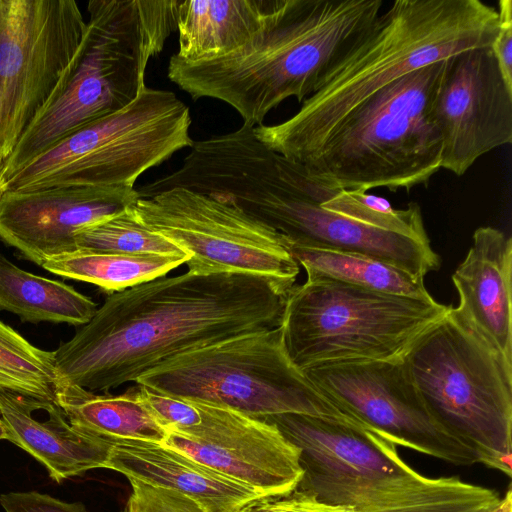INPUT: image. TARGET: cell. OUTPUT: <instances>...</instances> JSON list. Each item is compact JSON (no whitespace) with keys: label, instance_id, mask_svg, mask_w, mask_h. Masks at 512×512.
I'll list each match as a JSON object with an SVG mask.
<instances>
[{"label":"cell","instance_id":"obj_1","mask_svg":"<svg viewBox=\"0 0 512 512\" xmlns=\"http://www.w3.org/2000/svg\"><path fill=\"white\" fill-rule=\"evenodd\" d=\"M286 298L254 275L190 271L109 294L53 351L58 382L108 393L184 352L280 326Z\"/></svg>","mask_w":512,"mask_h":512},{"label":"cell","instance_id":"obj_2","mask_svg":"<svg viewBox=\"0 0 512 512\" xmlns=\"http://www.w3.org/2000/svg\"><path fill=\"white\" fill-rule=\"evenodd\" d=\"M497 30V9L480 0H396L292 117L254 133L302 165L372 95L428 64L491 46Z\"/></svg>","mask_w":512,"mask_h":512},{"label":"cell","instance_id":"obj_3","mask_svg":"<svg viewBox=\"0 0 512 512\" xmlns=\"http://www.w3.org/2000/svg\"><path fill=\"white\" fill-rule=\"evenodd\" d=\"M382 0H278L265 26L221 57H170L167 75L193 100L212 98L235 109L243 124H263L290 97L302 103L372 27Z\"/></svg>","mask_w":512,"mask_h":512},{"label":"cell","instance_id":"obj_4","mask_svg":"<svg viewBox=\"0 0 512 512\" xmlns=\"http://www.w3.org/2000/svg\"><path fill=\"white\" fill-rule=\"evenodd\" d=\"M178 0H91L81 58L4 161L6 176L87 124L133 102L151 58L176 31Z\"/></svg>","mask_w":512,"mask_h":512},{"label":"cell","instance_id":"obj_5","mask_svg":"<svg viewBox=\"0 0 512 512\" xmlns=\"http://www.w3.org/2000/svg\"><path fill=\"white\" fill-rule=\"evenodd\" d=\"M447 59L372 95L301 166L337 190L384 187L395 192L427 184L441 169L442 142L433 107Z\"/></svg>","mask_w":512,"mask_h":512},{"label":"cell","instance_id":"obj_6","mask_svg":"<svg viewBox=\"0 0 512 512\" xmlns=\"http://www.w3.org/2000/svg\"><path fill=\"white\" fill-rule=\"evenodd\" d=\"M434 419L479 463L512 476V362L451 305L404 357Z\"/></svg>","mask_w":512,"mask_h":512},{"label":"cell","instance_id":"obj_7","mask_svg":"<svg viewBox=\"0 0 512 512\" xmlns=\"http://www.w3.org/2000/svg\"><path fill=\"white\" fill-rule=\"evenodd\" d=\"M302 467L299 488L356 512H488L501 498L456 476H424L380 432L342 423L316 431Z\"/></svg>","mask_w":512,"mask_h":512},{"label":"cell","instance_id":"obj_8","mask_svg":"<svg viewBox=\"0 0 512 512\" xmlns=\"http://www.w3.org/2000/svg\"><path fill=\"white\" fill-rule=\"evenodd\" d=\"M136 384L257 419L297 413L363 426L291 362L281 326L184 352L150 369Z\"/></svg>","mask_w":512,"mask_h":512},{"label":"cell","instance_id":"obj_9","mask_svg":"<svg viewBox=\"0 0 512 512\" xmlns=\"http://www.w3.org/2000/svg\"><path fill=\"white\" fill-rule=\"evenodd\" d=\"M450 307L433 298L306 280L288 293L280 326L287 354L302 371L322 364L403 358Z\"/></svg>","mask_w":512,"mask_h":512},{"label":"cell","instance_id":"obj_10","mask_svg":"<svg viewBox=\"0 0 512 512\" xmlns=\"http://www.w3.org/2000/svg\"><path fill=\"white\" fill-rule=\"evenodd\" d=\"M189 107L169 90L145 87L105 115L6 176L7 190L129 186L147 170L191 147Z\"/></svg>","mask_w":512,"mask_h":512},{"label":"cell","instance_id":"obj_11","mask_svg":"<svg viewBox=\"0 0 512 512\" xmlns=\"http://www.w3.org/2000/svg\"><path fill=\"white\" fill-rule=\"evenodd\" d=\"M144 227L190 256L197 274L244 273L288 295L299 274L288 239L235 204L173 187L129 208Z\"/></svg>","mask_w":512,"mask_h":512},{"label":"cell","instance_id":"obj_12","mask_svg":"<svg viewBox=\"0 0 512 512\" xmlns=\"http://www.w3.org/2000/svg\"><path fill=\"white\" fill-rule=\"evenodd\" d=\"M86 37L74 0H0V160L62 91Z\"/></svg>","mask_w":512,"mask_h":512},{"label":"cell","instance_id":"obj_13","mask_svg":"<svg viewBox=\"0 0 512 512\" xmlns=\"http://www.w3.org/2000/svg\"><path fill=\"white\" fill-rule=\"evenodd\" d=\"M302 371L345 415L396 445L454 465L479 463L477 454L431 415L404 357L322 364Z\"/></svg>","mask_w":512,"mask_h":512},{"label":"cell","instance_id":"obj_14","mask_svg":"<svg viewBox=\"0 0 512 512\" xmlns=\"http://www.w3.org/2000/svg\"><path fill=\"white\" fill-rule=\"evenodd\" d=\"M278 164L284 181L257 218L282 233L290 245L363 254L423 278L439 268L440 257L430 241L369 227L322 207L339 190L280 154Z\"/></svg>","mask_w":512,"mask_h":512},{"label":"cell","instance_id":"obj_15","mask_svg":"<svg viewBox=\"0 0 512 512\" xmlns=\"http://www.w3.org/2000/svg\"><path fill=\"white\" fill-rule=\"evenodd\" d=\"M193 403L200 413L199 423L169 430L162 444L264 497L298 487L304 475L300 449L274 424L228 408Z\"/></svg>","mask_w":512,"mask_h":512},{"label":"cell","instance_id":"obj_16","mask_svg":"<svg viewBox=\"0 0 512 512\" xmlns=\"http://www.w3.org/2000/svg\"><path fill=\"white\" fill-rule=\"evenodd\" d=\"M434 119L441 142V168L457 176L493 149L512 141V89L490 46L447 59Z\"/></svg>","mask_w":512,"mask_h":512},{"label":"cell","instance_id":"obj_17","mask_svg":"<svg viewBox=\"0 0 512 512\" xmlns=\"http://www.w3.org/2000/svg\"><path fill=\"white\" fill-rule=\"evenodd\" d=\"M139 199L129 186H57L6 190L0 201V239L42 266L76 251V235L124 213Z\"/></svg>","mask_w":512,"mask_h":512},{"label":"cell","instance_id":"obj_18","mask_svg":"<svg viewBox=\"0 0 512 512\" xmlns=\"http://www.w3.org/2000/svg\"><path fill=\"white\" fill-rule=\"evenodd\" d=\"M0 418L9 441L44 465L57 483L107 467L112 441L73 427L55 401L0 389Z\"/></svg>","mask_w":512,"mask_h":512},{"label":"cell","instance_id":"obj_19","mask_svg":"<svg viewBox=\"0 0 512 512\" xmlns=\"http://www.w3.org/2000/svg\"><path fill=\"white\" fill-rule=\"evenodd\" d=\"M512 240L493 227H479L466 257L452 274L456 312L512 362Z\"/></svg>","mask_w":512,"mask_h":512},{"label":"cell","instance_id":"obj_20","mask_svg":"<svg viewBox=\"0 0 512 512\" xmlns=\"http://www.w3.org/2000/svg\"><path fill=\"white\" fill-rule=\"evenodd\" d=\"M107 469L127 479L176 490L206 512H241L264 496L161 443L112 441Z\"/></svg>","mask_w":512,"mask_h":512},{"label":"cell","instance_id":"obj_21","mask_svg":"<svg viewBox=\"0 0 512 512\" xmlns=\"http://www.w3.org/2000/svg\"><path fill=\"white\" fill-rule=\"evenodd\" d=\"M278 0H186L176 13L178 50L188 61L229 54L249 42L266 24Z\"/></svg>","mask_w":512,"mask_h":512},{"label":"cell","instance_id":"obj_22","mask_svg":"<svg viewBox=\"0 0 512 512\" xmlns=\"http://www.w3.org/2000/svg\"><path fill=\"white\" fill-rule=\"evenodd\" d=\"M55 402L73 427L110 441L162 444L168 435V430L140 399L137 385L119 395H98L77 386L59 384Z\"/></svg>","mask_w":512,"mask_h":512},{"label":"cell","instance_id":"obj_23","mask_svg":"<svg viewBox=\"0 0 512 512\" xmlns=\"http://www.w3.org/2000/svg\"><path fill=\"white\" fill-rule=\"evenodd\" d=\"M97 309L72 286L27 272L0 252V311L14 313L22 322L83 326Z\"/></svg>","mask_w":512,"mask_h":512},{"label":"cell","instance_id":"obj_24","mask_svg":"<svg viewBox=\"0 0 512 512\" xmlns=\"http://www.w3.org/2000/svg\"><path fill=\"white\" fill-rule=\"evenodd\" d=\"M307 280H331L385 294L432 299L424 278L379 259L303 245H290Z\"/></svg>","mask_w":512,"mask_h":512},{"label":"cell","instance_id":"obj_25","mask_svg":"<svg viewBox=\"0 0 512 512\" xmlns=\"http://www.w3.org/2000/svg\"><path fill=\"white\" fill-rule=\"evenodd\" d=\"M189 258L76 250L53 256L41 267L67 279L96 285L112 294L166 276L171 270L186 263Z\"/></svg>","mask_w":512,"mask_h":512},{"label":"cell","instance_id":"obj_26","mask_svg":"<svg viewBox=\"0 0 512 512\" xmlns=\"http://www.w3.org/2000/svg\"><path fill=\"white\" fill-rule=\"evenodd\" d=\"M54 352L42 350L0 320V389L55 401Z\"/></svg>","mask_w":512,"mask_h":512},{"label":"cell","instance_id":"obj_27","mask_svg":"<svg viewBox=\"0 0 512 512\" xmlns=\"http://www.w3.org/2000/svg\"><path fill=\"white\" fill-rule=\"evenodd\" d=\"M321 206L369 227L429 241L417 203L395 209L383 197L359 189H341Z\"/></svg>","mask_w":512,"mask_h":512},{"label":"cell","instance_id":"obj_28","mask_svg":"<svg viewBox=\"0 0 512 512\" xmlns=\"http://www.w3.org/2000/svg\"><path fill=\"white\" fill-rule=\"evenodd\" d=\"M75 244L77 250L189 256L165 237L140 224L129 208L118 216L79 232Z\"/></svg>","mask_w":512,"mask_h":512},{"label":"cell","instance_id":"obj_29","mask_svg":"<svg viewBox=\"0 0 512 512\" xmlns=\"http://www.w3.org/2000/svg\"><path fill=\"white\" fill-rule=\"evenodd\" d=\"M132 488L122 512H206L192 498L166 487L128 478Z\"/></svg>","mask_w":512,"mask_h":512},{"label":"cell","instance_id":"obj_30","mask_svg":"<svg viewBox=\"0 0 512 512\" xmlns=\"http://www.w3.org/2000/svg\"><path fill=\"white\" fill-rule=\"evenodd\" d=\"M137 386L140 399L168 431L187 429L199 423L200 413L193 402Z\"/></svg>","mask_w":512,"mask_h":512},{"label":"cell","instance_id":"obj_31","mask_svg":"<svg viewBox=\"0 0 512 512\" xmlns=\"http://www.w3.org/2000/svg\"><path fill=\"white\" fill-rule=\"evenodd\" d=\"M241 512H356L352 507L324 502L302 488L255 500Z\"/></svg>","mask_w":512,"mask_h":512},{"label":"cell","instance_id":"obj_32","mask_svg":"<svg viewBox=\"0 0 512 512\" xmlns=\"http://www.w3.org/2000/svg\"><path fill=\"white\" fill-rule=\"evenodd\" d=\"M6 512H88L80 502H64L39 492H10L0 495Z\"/></svg>","mask_w":512,"mask_h":512},{"label":"cell","instance_id":"obj_33","mask_svg":"<svg viewBox=\"0 0 512 512\" xmlns=\"http://www.w3.org/2000/svg\"><path fill=\"white\" fill-rule=\"evenodd\" d=\"M498 30L490 46L506 85L512 89V1L498 3Z\"/></svg>","mask_w":512,"mask_h":512},{"label":"cell","instance_id":"obj_34","mask_svg":"<svg viewBox=\"0 0 512 512\" xmlns=\"http://www.w3.org/2000/svg\"><path fill=\"white\" fill-rule=\"evenodd\" d=\"M488 512H512V491L511 488L506 491L504 497Z\"/></svg>","mask_w":512,"mask_h":512},{"label":"cell","instance_id":"obj_35","mask_svg":"<svg viewBox=\"0 0 512 512\" xmlns=\"http://www.w3.org/2000/svg\"><path fill=\"white\" fill-rule=\"evenodd\" d=\"M7 190L4 161L0 160V201Z\"/></svg>","mask_w":512,"mask_h":512},{"label":"cell","instance_id":"obj_36","mask_svg":"<svg viewBox=\"0 0 512 512\" xmlns=\"http://www.w3.org/2000/svg\"><path fill=\"white\" fill-rule=\"evenodd\" d=\"M0 440H9V434L7 428L0 418Z\"/></svg>","mask_w":512,"mask_h":512}]
</instances>
